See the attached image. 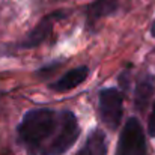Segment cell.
<instances>
[{
    "label": "cell",
    "mask_w": 155,
    "mask_h": 155,
    "mask_svg": "<svg viewBox=\"0 0 155 155\" xmlns=\"http://www.w3.org/2000/svg\"><path fill=\"white\" fill-rule=\"evenodd\" d=\"M75 155H107V139L100 130H95L89 134L84 145Z\"/></svg>",
    "instance_id": "obj_6"
},
{
    "label": "cell",
    "mask_w": 155,
    "mask_h": 155,
    "mask_svg": "<svg viewBox=\"0 0 155 155\" xmlns=\"http://www.w3.org/2000/svg\"><path fill=\"white\" fill-rule=\"evenodd\" d=\"M154 91H155L154 78H152L151 75H145V77L139 81V84H137V87H136V105H137L140 110H143V108L146 107V104L149 103V100H151Z\"/></svg>",
    "instance_id": "obj_7"
},
{
    "label": "cell",
    "mask_w": 155,
    "mask_h": 155,
    "mask_svg": "<svg viewBox=\"0 0 155 155\" xmlns=\"http://www.w3.org/2000/svg\"><path fill=\"white\" fill-rule=\"evenodd\" d=\"M151 33H152V36L155 38V21L152 23V27H151Z\"/></svg>",
    "instance_id": "obj_10"
},
{
    "label": "cell",
    "mask_w": 155,
    "mask_h": 155,
    "mask_svg": "<svg viewBox=\"0 0 155 155\" xmlns=\"http://www.w3.org/2000/svg\"><path fill=\"white\" fill-rule=\"evenodd\" d=\"M89 74V69L87 66H78V68H74L71 71H68L63 77H60L56 83H53L51 89L57 91V92H65V91H71L74 87H77L78 84H81L86 77Z\"/></svg>",
    "instance_id": "obj_5"
},
{
    "label": "cell",
    "mask_w": 155,
    "mask_h": 155,
    "mask_svg": "<svg viewBox=\"0 0 155 155\" xmlns=\"http://www.w3.org/2000/svg\"><path fill=\"white\" fill-rule=\"evenodd\" d=\"M60 17H62V12H54L51 15L45 17V18L24 38V41L20 44V47H21V48H35V47H38L39 44H42V42L50 36V33H51L54 20H57V18H60Z\"/></svg>",
    "instance_id": "obj_4"
},
{
    "label": "cell",
    "mask_w": 155,
    "mask_h": 155,
    "mask_svg": "<svg viewBox=\"0 0 155 155\" xmlns=\"http://www.w3.org/2000/svg\"><path fill=\"white\" fill-rule=\"evenodd\" d=\"M148 131L149 134L155 137V103L152 105V110H151V114H149V122H148Z\"/></svg>",
    "instance_id": "obj_9"
},
{
    "label": "cell",
    "mask_w": 155,
    "mask_h": 155,
    "mask_svg": "<svg viewBox=\"0 0 155 155\" xmlns=\"http://www.w3.org/2000/svg\"><path fill=\"white\" fill-rule=\"evenodd\" d=\"M78 136L77 117L68 110L33 108L23 116L18 125L20 140L39 155L65 154Z\"/></svg>",
    "instance_id": "obj_1"
},
{
    "label": "cell",
    "mask_w": 155,
    "mask_h": 155,
    "mask_svg": "<svg viewBox=\"0 0 155 155\" xmlns=\"http://www.w3.org/2000/svg\"><path fill=\"white\" fill-rule=\"evenodd\" d=\"M116 155H148L145 133L136 117H130L125 122L117 142Z\"/></svg>",
    "instance_id": "obj_2"
},
{
    "label": "cell",
    "mask_w": 155,
    "mask_h": 155,
    "mask_svg": "<svg viewBox=\"0 0 155 155\" xmlns=\"http://www.w3.org/2000/svg\"><path fill=\"white\" fill-rule=\"evenodd\" d=\"M89 14L87 15H94L95 18L97 17H101V15H105V14H111L114 11V3L111 0H97L94 5H91L87 8Z\"/></svg>",
    "instance_id": "obj_8"
},
{
    "label": "cell",
    "mask_w": 155,
    "mask_h": 155,
    "mask_svg": "<svg viewBox=\"0 0 155 155\" xmlns=\"http://www.w3.org/2000/svg\"><path fill=\"white\" fill-rule=\"evenodd\" d=\"M100 117L108 130H116L122 120L124 97L114 87H107L100 92Z\"/></svg>",
    "instance_id": "obj_3"
}]
</instances>
